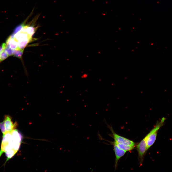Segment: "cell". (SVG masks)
I'll list each match as a JSON object with an SVG mask.
<instances>
[{"instance_id":"cell-1","label":"cell","mask_w":172,"mask_h":172,"mask_svg":"<svg viewBox=\"0 0 172 172\" xmlns=\"http://www.w3.org/2000/svg\"><path fill=\"white\" fill-rule=\"evenodd\" d=\"M166 119L165 117H163L160 121H157L153 128L147 134V150L154 143L156 138L158 131L160 128L163 125Z\"/></svg>"},{"instance_id":"cell-2","label":"cell","mask_w":172,"mask_h":172,"mask_svg":"<svg viewBox=\"0 0 172 172\" xmlns=\"http://www.w3.org/2000/svg\"><path fill=\"white\" fill-rule=\"evenodd\" d=\"M11 149L14 150L12 134L11 133L6 132L3 134L0 151V158L4 152Z\"/></svg>"},{"instance_id":"cell-3","label":"cell","mask_w":172,"mask_h":172,"mask_svg":"<svg viewBox=\"0 0 172 172\" xmlns=\"http://www.w3.org/2000/svg\"><path fill=\"white\" fill-rule=\"evenodd\" d=\"M147 137L148 135H147L137 145L136 147L139 157L141 164L142 162L144 156L147 150Z\"/></svg>"},{"instance_id":"cell-4","label":"cell","mask_w":172,"mask_h":172,"mask_svg":"<svg viewBox=\"0 0 172 172\" xmlns=\"http://www.w3.org/2000/svg\"><path fill=\"white\" fill-rule=\"evenodd\" d=\"M11 133L12 135L13 149L17 152L21 143L22 136L16 129L13 130Z\"/></svg>"},{"instance_id":"cell-5","label":"cell","mask_w":172,"mask_h":172,"mask_svg":"<svg viewBox=\"0 0 172 172\" xmlns=\"http://www.w3.org/2000/svg\"><path fill=\"white\" fill-rule=\"evenodd\" d=\"M110 128L112 133L115 141L121 144L130 145H135V143L134 142L129 139L118 135L114 131L112 128L110 127Z\"/></svg>"},{"instance_id":"cell-6","label":"cell","mask_w":172,"mask_h":172,"mask_svg":"<svg viewBox=\"0 0 172 172\" xmlns=\"http://www.w3.org/2000/svg\"><path fill=\"white\" fill-rule=\"evenodd\" d=\"M5 127L6 132L11 133L16 126V123H13L11 117L9 115H5L4 117Z\"/></svg>"},{"instance_id":"cell-7","label":"cell","mask_w":172,"mask_h":172,"mask_svg":"<svg viewBox=\"0 0 172 172\" xmlns=\"http://www.w3.org/2000/svg\"><path fill=\"white\" fill-rule=\"evenodd\" d=\"M114 149L115 155V167H117L118 161L120 158L126 153V151L119 148L114 142Z\"/></svg>"},{"instance_id":"cell-8","label":"cell","mask_w":172,"mask_h":172,"mask_svg":"<svg viewBox=\"0 0 172 172\" xmlns=\"http://www.w3.org/2000/svg\"><path fill=\"white\" fill-rule=\"evenodd\" d=\"M7 47L13 49L18 48V43L14 38L11 39L8 38L6 41Z\"/></svg>"},{"instance_id":"cell-9","label":"cell","mask_w":172,"mask_h":172,"mask_svg":"<svg viewBox=\"0 0 172 172\" xmlns=\"http://www.w3.org/2000/svg\"><path fill=\"white\" fill-rule=\"evenodd\" d=\"M114 142L119 148L126 151L131 150L134 148V146L121 144L117 143L115 141Z\"/></svg>"},{"instance_id":"cell-10","label":"cell","mask_w":172,"mask_h":172,"mask_svg":"<svg viewBox=\"0 0 172 172\" xmlns=\"http://www.w3.org/2000/svg\"><path fill=\"white\" fill-rule=\"evenodd\" d=\"M31 38H28L18 41V48L23 50L27 44L31 40Z\"/></svg>"},{"instance_id":"cell-11","label":"cell","mask_w":172,"mask_h":172,"mask_svg":"<svg viewBox=\"0 0 172 172\" xmlns=\"http://www.w3.org/2000/svg\"><path fill=\"white\" fill-rule=\"evenodd\" d=\"M7 159L6 162L10 159L12 158L17 152L14 149L9 150L5 152Z\"/></svg>"},{"instance_id":"cell-12","label":"cell","mask_w":172,"mask_h":172,"mask_svg":"<svg viewBox=\"0 0 172 172\" xmlns=\"http://www.w3.org/2000/svg\"><path fill=\"white\" fill-rule=\"evenodd\" d=\"M23 50L17 48L12 50L13 55L17 57L21 58L23 54Z\"/></svg>"},{"instance_id":"cell-13","label":"cell","mask_w":172,"mask_h":172,"mask_svg":"<svg viewBox=\"0 0 172 172\" xmlns=\"http://www.w3.org/2000/svg\"><path fill=\"white\" fill-rule=\"evenodd\" d=\"M0 54L1 56V61L4 60L8 56L7 53L4 50H3L1 52Z\"/></svg>"},{"instance_id":"cell-14","label":"cell","mask_w":172,"mask_h":172,"mask_svg":"<svg viewBox=\"0 0 172 172\" xmlns=\"http://www.w3.org/2000/svg\"><path fill=\"white\" fill-rule=\"evenodd\" d=\"M0 129L3 134H5L6 132L5 126V122L4 120L3 122L0 123Z\"/></svg>"},{"instance_id":"cell-15","label":"cell","mask_w":172,"mask_h":172,"mask_svg":"<svg viewBox=\"0 0 172 172\" xmlns=\"http://www.w3.org/2000/svg\"><path fill=\"white\" fill-rule=\"evenodd\" d=\"M7 53L8 56L13 55L12 50L10 48L6 47L4 50Z\"/></svg>"},{"instance_id":"cell-16","label":"cell","mask_w":172,"mask_h":172,"mask_svg":"<svg viewBox=\"0 0 172 172\" xmlns=\"http://www.w3.org/2000/svg\"><path fill=\"white\" fill-rule=\"evenodd\" d=\"M88 76V75L86 74H84L81 76L83 78H86Z\"/></svg>"},{"instance_id":"cell-17","label":"cell","mask_w":172,"mask_h":172,"mask_svg":"<svg viewBox=\"0 0 172 172\" xmlns=\"http://www.w3.org/2000/svg\"><path fill=\"white\" fill-rule=\"evenodd\" d=\"M3 50V48L2 45L1 46H0V53Z\"/></svg>"},{"instance_id":"cell-18","label":"cell","mask_w":172,"mask_h":172,"mask_svg":"<svg viewBox=\"0 0 172 172\" xmlns=\"http://www.w3.org/2000/svg\"><path fill=\"white\" fill-rule=\"evenodd\" d=\"M1 61V56H0V61Z\"/></svg>"}]
</instances>
